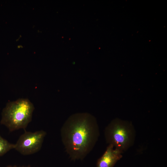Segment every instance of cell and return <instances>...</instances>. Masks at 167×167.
I'll use <instances>...</instances> for the list:
<instances>
[{
  "label": "cell",
  "instance_id": "cell-1",
  "mask_svg": "<svg viewBox=\"0 0 167 167\" xmlns=\"http://www.w3.org/2000/svg\"><path fill=\"white\" fill-rule=\"evenodd\" d=\"M99 134L96 118L87 113L72 115L61 130V139L66 151L74 161L83 159L90 152Z\"/></svg>",
  "mask_w": 167,
  "mask_h": 167
},
{
  "label": "cell",
  "instance_id": "cell-2",
  "mask_svg": "<svg viewBox=\"0 0 167 167\" xmlns=\"http://www.w3.org/2000/svg\"><path fill=\"white\" fill-rule=\"evenodd\" d=\"M34 109L33 104L27 99L9 102L2 110L0 123L11 132L25 130L31 121Z\"/></svg>",
  "mask_w": 167,
  "mask_h": 167
},
{
  "label": "cell",
  "instance_id": "cell-3",
  "mask_svg": "<svg viewBox=\"0 0 167 167\" xmlns=\"http://www.w3.org/2000/svg\"><path fill=\"white\" fill-rule=\"evenodd\" d=\"M105 136L107 143L123 153L133 144L135 132L131 122L116 119L106 127Z\"/></svg>",
  "mask_w": 167,
  "mask_h": 167
},
{
  "label": "cell",
  "instance_id": "cell-4",
  "mask_svg": "<svg viewBox=\"0 0 167 167\" xmlns=\"http://www.w3.org/2000/svg\"><path fill=\"white\" fill-rule=\"evenodd\" d=\"M46 135L42 130L34 132L25 131L15 144L14 149L24 155L36 153L41 149Z\"/></svg>",
  "mask_w": 167,
  "mask_h": 167
},
{
  "label": "cell",
  "instance_id": "cell-5",
  "mask_svg": "<svg viewBox=\"0 0 167 167\" xmlns=\"http://www.w3.org/2000/svg\"><path fill=\"white\" fill-rule=\"evenodd\" d=\"M122 153L112 145L109 144L104 153L97 160L96 167H113L122 157Z\"/></svg>",
  "mask_w": 167,
  "mask_h": 167
},
{
  "label": "cell",
  "instance_id": "cell-6",
  "mask_svg": "<svg viewBox=\"0 0 167 167\" xmlns=\"http://www.w3.org/2000/svg\"><path fill=\"white\" fill-rule=\"evenodd\" d=\"M14 148L15 144L9 142L0 135V156L4 155L10 150L14 149Z\"/></svg>",
  "mask_w": 167,
  "mask_h": 167
},
{
  "label": "cell",
  "instance_id": "cell-7",
  "mask_svg": "<svg viewBox=\"0 0 167 167\" xmlns=\"http://www.w3.org/2000/svg\"><path fill=\"white\" fill-rule=\"evenodd\" d=\"M6 167H31L30 166H8Z\"/></svg>",
  "mask_w": 167,
  "mask_h": 167
}]
</instances>
